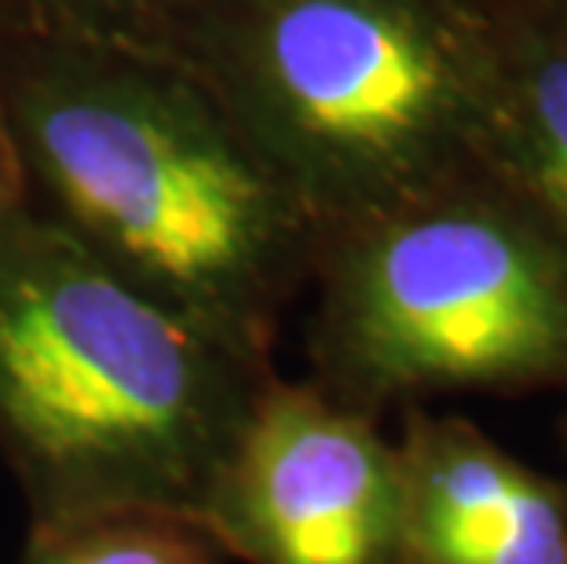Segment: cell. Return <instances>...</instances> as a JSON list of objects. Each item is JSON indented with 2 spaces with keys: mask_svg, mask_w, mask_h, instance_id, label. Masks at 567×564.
<instances>
[{
  "mask_svg": "<svg viewBox=\"0 0 567 564\" xmlns=\"http://www.w3.org/2000/svg\"><path fill=\"white\" fill-rule=\"evenodd\" d=\"M0 92L33 206L140 290L271 363L319 232L198 70L27 27L0 38Z\"/></svg>",
  "mask_w": 567,
  "mask_h": 564,
  "instance_id": "6da1fadb",
  "label": "cell"
},
{
  "mask_svg": "<svg viewBox=\"0 0 567 564\" xmlns=\"http://www.w3.org/2000/svg\"><path fill=\"white\" fill-rule=\"evenodd\" d=\"M271 378L38 206L0 227V451L30 532L117 513L209 521Z\"/></svg>",
  "mask_w": 567,
  "mask_h": 564,
  "instance_id": "7a4b0ae2",
  "label": "cell"
},
{
  "mask_svg": "<svg viewBox=\"0 0 567 564\" xmlns=\"http://www.w3.org/2000/svg\"><path fill=\"white\" fill-rule=\"evenodd\" d=\"M179 59L319 243L484 165L487 0H216Z\"/></svg>",
  "mask_w": 567,
  "mask_h": 564,
  "instance_id": "3957f363",
  "label": "cell"
},
{
  "mask_svg": "<svg viewBox=\"0 0 567 564\" xmlns=\"http://www.w3.org/2000/svg\"><path fill=\"white\" fill-rule=\"evenodd\" d=\"M316 386L355 411L567 389V243L491 170L326 235Z\"/></svg>",
  "mask_w": 567,
  "mask_h": 564,
  "instance_id": "277c9868",
  "label": "cell"
},
{
  "mask_svg": "<svg viewBox=\"0 0 567 564\" xmlns=\"http://www.w3.org/2000/svg\"><path fill=\"white\" fill-rule=\"evenodd\" d=\"M213 532L246 564H400V448L316 381L275 375L216 491Z\"/></svg>",
  "mask_w": 567,
  "mask_h": 564,
  "instance_id": "5b68a950",
  "label": "cell"
},
{
  "mask_svg": "<svg viewBox=\"0 0 567 564\" xmlns=\"http://www.w3.org/2000/svg\"><path fill=\"white\" fill-rule=\"evenodd\" d=\"M400 564H567V484L462 418L410 411Z\"/></svg>",
  "mask_w": 567,
  "mask_h": 564,
  "instance_id": "8992f818",
  "label": "cell"
},
{
  "mask_svg": "<svg viewBox=\"0 0 567 564\" xmlns=\"http://www.w3.org/2000/svg\"><path fill=\"white\" fill-rule=\"evenodd\" d=\"M494 89L484 170L524 195L567 243V52H553L487 0Z\"/></svg>",
  "mask_w": 567,
  "mask_h": 564,
  "instance_id": "52a82bcc",
  "label": "cell"
},
{
  "mask_svg": "<svg viewBox=\"0 0 567 564\" xmlns=\"http://www.w3.org/2000/svg\"><path fill=\"white\" fill-rule=\"evenodd\" d=\"M231 561L209 521L184 513H117L30 532L19 564H224Z\"/></svg>",
  "mask_w": 567,
  "mask_h": 564,
  "instance_id": "ba28073f",
  "label": "cell"
},
{
  "mask_svg": "<svg viewBox=\"0 0 567 564\" xmlns=\"http://www.w3.org/2000/svg\"><path fill=\"white\" fill-rule=\"evenodd\" d=\"M38 4L48 27L179 59L216 0H38Z\"/></svg>",
  "mask_w": 567,
  "mask_h": 564,
  "instance_id": "9c48e42d",
  "label": "cell"
},
{
  "mask_svg": "<svg viewBox=\"0 0 567 564\" xmlns=\"http://www.w3.org/2000/svg\"><path fill=\"white\" fill-rule=\"evenodd\" d=\"M30 180L27 165H22V151L16 140V125H11L4 92H0V227L11 217H19L22 209H30Z\"/></svg>",
  "mask_w": 567,
  "mask_h": 564,
  "instance_id": "30bf717a",
  "label": "cell"
},
{
  "mask_svg": "<svg viewBox=\"0 0 567 564\" xmlns=\"http://www.w3.org/2000/svg\"><path fill=\"white\" fill-rule=\"evenodd\" d=\"M27 27H48L38 0H0V38Z\"/></svg>",
  "mask_w": 567,
  "mask_h": 564,
  "instance_id": "8fae6325",
  "label": "cell"
},
{
  "mask_svg": "<svg viewBox=\"0 0 567 564\" xmlns=\"http://www.w3.org/2000/svg\"><path fill=\"white\" fill-rule=\"evenodd\" d=\"M564 433H567V425H564Z\"/></svg>",
  "mask_w": 567,
  "mask_h": 564,
  "instance_id": "7c38bea8",
  "label": "cell"
}]
</instances>
